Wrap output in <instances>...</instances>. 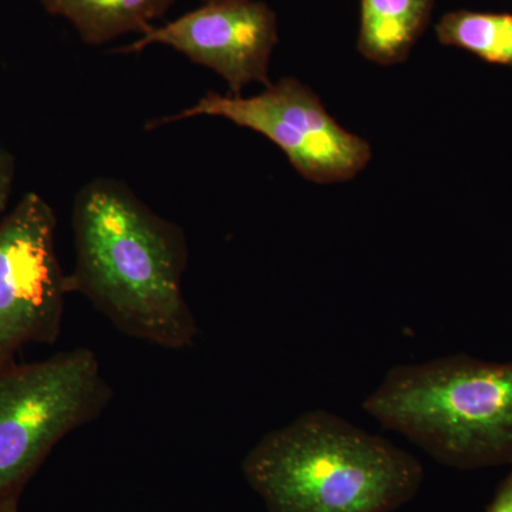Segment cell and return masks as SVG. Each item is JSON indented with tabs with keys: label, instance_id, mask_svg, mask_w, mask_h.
<instances>
[{
	"label": "cell",
	"instance_id": "obj_5",
	"mask_svg": "<svg viewBox=\"0 0 512 512\" xmlns=\"http://www.w3.org/2000/svg\"><path fill=\"white\" fill-rule=\"evenodd\" d=\"M194 117H221L268 138L311 183H348L372 161L365 138L350 133L318 94L296 77H284L255 96L210 92L194 106L148 121L147 130Z\"/></svg>",
	"mask_w": 512,
	"mask_h": 512
},
{
	"label": "cell",
	"instance_id": "obj_3",
	"mask_svg": "<svg viewBox=\"0 0 512 512\" xmlns=\"http://www.w3.org/2000/svg\"><path fill=\"white\" fill-rule=\"evenodd\" d=\"M363 410L443 466H512V362L461 353L397 365Z\"/></svg>",
	"mask_w": 512,
	"mask_h": 512
},
{
	"label": "cell",
	"instance_id": "obj_14",
	"mask_svg": "<svg viewBox=\"0 0 512 512\" xmlns=\"http://www.w3.org/2000/svg\"><path fill=\"white\" fill-rule=\"evenodd\" d=\"M202 2H224V0H202Z\"/></svg>",
	"mask_w": 512,
	"mask_h": 512
},
{
	"label": "cell",
	"instance_id": "obj_4",
	"mask_svg": "<svg viewBox=\"0 0 512 512\" xmlns=\"http://www.w3.org/2000/svg\"><path fill=\"white\" fill-rule=\"evenodd\" d=\"M113 400L93 350H64L0 366V505L23 488L60 440L99 419Z\"/></svg>",
	"mask_w": 512,
	"mask_h": 512
},
{
	"label": "cell",
	"instance_id": "obj_1",
	"mask_svg": "<svg viewBox=\"0 0 512 512\" xmlns=\"http://www.w3.org/2000/svg\"><path fill=\"white\" fill-rule=\"evenodd\" d=\"M72 224L76 262L67 274L69 292L83 295L130 338L191 348L198 325L183 291L190 259L184 229L107 177L77 191Z\"/></svg>",
	"mask_w": 512,
	"mask_h": 512
},
{
	"label": "cell",
	"instance_id": "obj_12",
	"mask_svg": "<svg viewBox=\"0 0 512 512\" xmlns=\"http://www.w3.org/2000/svg\"><path fill=\"white\" fill-rule=\"evenodd\" d=\"M485 512H512V470L498 487Z\"/></svg>",
	"mask_w": 512,
	"mask_h": 512
},
{
	"label": "cell",
	"instance_id": "obj_6",
	"mask_svg": "<svg viewBox=\"0 0 512 512\" xmlns=\"http://www.w3.org/2000/svg\"><path fill=\"white\" fill-rule=\"evenodd\" d=\"M57 217L36 192L0 221V366L30 343L55 345L70 295L56 251Z\"/></svg>",
	"mask_w": 512,
	"mask_h": 512
},
{
	"label": "cell",
	"instance_id": "obj_10",
	"mask_svg": "<svg viewBox=\"0 0 512 512\" xmlns=\"http://www.w3.org/2000/svg\"><path fill=\"white\" fill-rule=\"evenodd\" d=\"M434 30L441 45L512 69V13L451 10L441 16Z\"/></svg>",
	"mask_w": 512,
	"mask_h": 512
},
{
	"label": "cell",
	"instance_id": "obj_9",
	"mask_svg": "<svg viewBox=\"0 0 512 512\" xmlns=\"http://www.w3.org/2000/svg\"><path fill=\"white\" fill-rule=\"evenodd\" d=\"M49 15L67 20L89 46H103L128 33H144L177 0H39Z\"/></svg>",
	"mask_w": 512,
	"mask_h": 512
},
{
	"label": "cell",
	"instance_id": "obj_13",
	"mask_svg": "<svg viewBox=\"0 0 512 512\" xmlns=\"http://www.w3.org/2000/svg\"><path fill=\"white\" fill-rule=\"evenodd\" d=\"M0 512H19V500L0 505Z\"/></svg>",
	"mask_w": 512,
	"mask_h": 512
},
{
	"label": "cell",
	"instance_id": "obj_11",
	"mask_svg": "<svg viewBox=\"0 0 512 512\" xmlns=\"http://www.w3.org/2000/svg\"><path fill=\"white\" fill-rule=\"evenodd\" d=\"M16 160L6 148L0 147V215L5 214L13 184H15Z\"/></svg>",
	"mask_w": 512,
	"mask_h": 512
},
{
	"label": "cell",
	"instance_id": "obj_2",
	"mask_svg": "<svg viewBox=\"0 0 512 512\" xmlns=\"http://www.w3.org/2000/svg\"><path fill=\"white\" fill-rule=\"evenodd\" d=\"M241 470L268 512H394L426 477L409 451L323 409L266 433Z\"/></svg>",
	"mask_w": 512,
	"mask_h": 512
},
{
	"label": "cell",
	"instance_id": "obj_8",
	"mask_svg": "<svg viewBox=\"0 0 512 512\" xmlns=\"http://www.w3.org/2000/svg\"><path fill=\"white\" fill-rule=\"evenodd\" d=\"M357 50L369 62H406L431 22L436 0H359Z\"/></svg>",
	"mask_w": 512,
	"mask_h": 512
},
{
	"label": "cell",
	"instance_id": "obj_7",
	"mask_svg": "<svg viewBox=\"0 0 512 512\" xmlns=\"http://www.w3.org/2000/svg\"><path fill=\"white\" fill-rule=\"evenodd\" d=\"M279 42L275 10L262 0L204 2L163 26H151L117 53H140L161 45L207 67L224 79L229 94L249 84L271 86L269 64Z\"/></svg>",
	"mask_w": 512,
	"mask_h": 512
}]
</instances>
